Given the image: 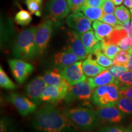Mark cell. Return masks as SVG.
Masks as SVG:
<instances>
[{"label": "cell", "mask_w": 132, "mask_h": 132, "mask_svg": "<svg viewBox=\"0 0 132 132\" xmlns=\"http://www.w3.org/2000/svg\"><path fill=\"white\" fill-rule=\"evenodd\" d=\"M94 54H95V56H96L97 63L102 67L106 68V67H110L113 65L112 59L107 57L102 52H98L95 53Z\"/></svg>", "instance_id": "d6a6232c"}, {"label": "cell", "mask_w": 132, "mask_h": 132, "mask_svg": "<svg viewBox=\"0 0 132 132\" xmlns=\"http://www.w3.org/2000/svg\"><path fill=\"white\" fill-rule=\"evenodd\" d=\"M128 61L127 65H125L127 70L132 71V52L131 50L128 51Z\"/></svg>", "instance_id": "7bdbcfd3"}, {"label": "cell", "mask_w": 132, "mask_h": 132, "mask_svg": "<svg viewBox=\"0 0 132 132\" xmlns=\"http://www.w3.org/2000/svg\"><path fill=\"white\" fill-rule=\"evenodd\" d=\"M82 60L77 54H75L68 48L62 52L57 53L54 55V62L56 66V69L60 71L64 67L72 65L75 62Z\"/></svg>", "instance_id": "2e32d148"}, {"label": "cell", "mask_w": 132, "mask_h": 132, "mask_svg": "<svg viewBox=\"0 0 132 132\" xmlns=\"http://www.w3.org/2000/svg\"><path fill=\"white\" fill-rule=\"evenodd\" d=\"M37 30V27H31L20 33L13 47V56L26 61H31L36 57V34Z\"/></svg>", "instance_id": "3957f363"}, {"label": "cell", "mask_w": 132, "mask_h": 132, "mask_svg": "<svg viewBox=\"0 0 132 132\" xmlns=\"http://www.w3.org/2000/svg\"><path fill=\"white\" fill-rule=\"evenodd\" d=\"M130 50H131V52H132V47H131V49H130Z\"/></svg>", "instance_id": "681fc988"}, {"label": "cell", "mask_w": 132, "mask_h": 132, "mask_svg": "<svg viewBox=\"0 0 132 132\" xmlns=\"http://www.w3.org/2000/svg\"><path fill=\"white\" fill-rule=\"evenodd\" d=\"M128 61V52L125 50H120L116 55L113 59V65L125 66Z\"/></svg>", "instance_id": "1f68e13d"}, {"label": "cell", "mask_w": 132, "mask_h": 132, "mask_svg": "<svg viewBox=\"0 0 132 132\" xmlns=\"http://www.w3.org/2000/svg\"><path fill=\"white\" fill-rule=\"evenodd\" d=\"M15 125L11 118L3 116L0 120V132H16Z\"/></svg>", "instance_id": "d4e9b609"}, {"label": "cell", "mask_w": 132, "mask_h": 132, "mask_svg": "<svg viewBox=\"0 0 132 132\" xmlns=\"http://www.w3.org/2000/svg\"><path fill=\"white\" fill-rule=\"evenodd\" d=\"M114 4L113 3L111 0H105L102 10L105 14H113L115 12V6Z\"/></svg>", "instance_id": "f35d334b"}, {"label": "cell", "mask_w": 132, "mask_h": 132, "mask_svg": "<svg viewBox=\"0 0 132 132\" xmlns=\"http://www.w3.org/2000/svg\"><path fill=\"white\" fill-rule=\"evenodd\" d=\"M117 106L126 114L132 115V99L120 97Z\"/></svg>", "instance_id": "4dcf8cb0"}, {"label": "cell", "mask_w": 132, "mask_h": 132, "mask_svg": "<svg viewBox=\"0 0 132 132\" xmlns=\"http://www.w3.org/2000/svg\"><path fill=\"white\" fill-rule=\"evenodd\" d=\"M128 36V33L124 29H114L107 39L103 40V42L106 44H113L118 45V44L123 37Z\"/></svg>", "instance_id": "cb8c5ba5"}, {"label": "cell", "mask_w": 132, "mask_h": 132, "mask_svg": "<svg viewBox=\"0 0 132 132\" xmlns=\"http://www.w3.org/2000/svg\"><path fill=\"white\" fill-rule=\"evenodd\" d=\"M103 43L104 46L102 52L110 59H113L121 49L118 45H116V44H106L104 42Z\"/></svg>", "instance_id": "f546056e"}, {"label": "cell", "mask_w": 132, "mask_h": 132, "mask_svg": "<svg viewBox=\"0 0 132 132\" xmlns=\"http://www.w3.org/2000/svg\"><path fill=\"white\" fill-rule=\"evenodd\" d=\"M94 89L87 80L82 81L70 86L64 100L67 103L79 102L82 105L90 106V101Z\"/></svg>", "instance_id": "5b68a950"}, {"label": "cell", "mask_w": 132, "mask_h": 132, "mask_svg": "<svg viewBox=\"0 0 132 132\" xmlns=\"http://www.w3.org/2000/svg\"><path fill=\"white\" fill-rule=\"evenodd\" d=\"M82 68L85 75L88 77H95L106 70L105 67L97 63V61L92 57V54H89L85 60L82 62Z\"/></svg>", "instance_id": "e0dca14e"}, {"label": "cell", "mask_w": 132, "mask_h": 132, "mask_svg": "<svg viewBox=\"0 0 132 132\" xmlns=\"http://www.w3.org/2000/svg\"><path fill=\"white\" fill-rule=\"evenodd\" d=\"M125 132H132V122L130 123V124L128 125L127 127L126 128V130H125Z\"/></svg>", "instance_id": "bcb514c9"}, {"label": "cell", "mask_w": 132, "mask_h": 132, "mask_svg": "<svg viewBox=\"0 0 132 132\" xmlns=\"http://www.w3.org/2000/svg\"><path fill=\"white\" fill-rule=\"evenodd\" d=\"M67 43L68 48L82 59H85L89 55L82 42L81 34L72 30L67 32Z\"/></svg>", "instance_id": "5bb4252c"}, {"label": "cell", "mask_w": 132, "mask_h": 132, "mask_svg": "<svg viewBox=\"0 0 132 132\" xmlns=\"http://www.w3.org/2000/svg\"><path fill=\"white\" fill-rule=\"evenodd\" d=\"M16 132H23V131L22 130H18Z\"/></svg>", "instance_id": "c3c4849f"}, {"label": "cell", "mask_w": 132, "mask_h": 132, "mask_svg": "<svg viewBox=\"0 0 132 132\" xmlns=\"http://www.w3.org/2000/svg\"><path fill=\"white\" fill-rule=\"evenodd\" d=\"M81 38L87 53L92 54L94 48L99 41L95 36V32L92 30H89L81 34Z\"/></svg>", "instance_id": "44dd1931"}, {"label": "cell", "mask_w": 132, "mask_h": 132, "mask_svg": "<svg viewBox=\"0 0 132 132\" xmlns=\"http://www.w3.org/2000/svg\"><path fill=\"white\" fill-rule=\"evenodd\" d=\"M0 86L2 88L9 90H14L16 88L15 84L9 78L1 66L0 67Z\"/></svg>", "instance_id": "83f0119b"}, {"label": "cell", "mask_w": 132, "mask_h": 132, "mask_svg": "<svg viewBox=\"0 0 132 132\" xmlns=\"http://www.w3.org/2000/svg\"><path fill=\"white\" fill-rule=\"evenodd\" d=\"M108 70L115 79L118 78L119 77L122 75L123 73L128 71L125 66H120L116 65H111V67H110L108 69Z\"/></svg>", "instance_id": "8d00e7d4"}, {"label": "cell", "mask_w": 132, "mask_h": 132, "mask_svg": "<svg viewBox=\"0 0 132 132\" xmlns=\"http://www.w3.org/2000/svg\"><path fill=\"white\" fill-rule=\"evenodd\" d=\"M43 0H25V4L29 12L37 16H41Z\"/></svg>", "instance_id": "484cf974"}, {"label": "cell", "mask_w": 132, "mask_h": 132, "mask_svg": "<svg viewBox=\"0 0 132 132\" xmlns=\"http://www.w3.org/2000/svg\"><path fill=\"white\" fill-rule=\"evenodd\" d=\"M70 12L66 0H50L47 7V18L57 22L66 17Z\"/></svg>", "instance_id": "ba28073f"}, {"label": "cell", "mask_w": 132, "mask_h": 132, "mask_svg": "<svg viewBox=\"0 0 132 132\" xmlns=\"http://www.w3.org/2000/svg\"><path fill=\"white\" fill-rule=\"evenodd\" d=\"M122 50L129 51L132 47V37L129 36L123 37L118 45Z\"/></svg>", "instance_id": "74e56055"}, {"label": "cell", "mask_w": 132, "mask_h": 132, "mask_svg": "<svg viewBox=\"0 0 132 132\" xmlns=\"http://www.w3.org/2000/svg\"><path fill=\"white\" fill-rule=\"evenodd\" d=\"M31 125L34 132H81L63 111L52 105H44L36 111Z\"/></svg>", "instance_id": "6da1fadb"}, {"label": "cell", "mask_w": 132, "mask_h": 132, "mask_svg": "<svg viewBox=\"0 0 132 132\" xmlns=\"http://www.w3.org/2000/svg\"><path fill=\"white\" fill-rule=\"evenodd\" d=\"M45 81L48 86L58 87H70L69 82L62 77L57 69L48 71L43 76Z\"/></svg>", "instance_id": "ac0fdd59"}, {"label": "cell", "mask_w": 132, "mask_h": 132, "mask_svg": "<svg viewBox=\"0 0 132 132\" xmlns=\"http://www.w3.org/2000/svg\"><path fill=\"white\" fill-rule=\"evenodd\" d=\"M48 86L43 77H36L26 86V97L36 105L40 104L41 95Z\"/></svg>", "instance_id": "8fae6325"}, {"label": "cell", "mask_w": 132, "mask_h": 132, "mask_svg": "<svg viewBox=\"0 0 132 132\" xmlns=\"http://www.w3.org/2000/svg\"><path fill=\"white\" fill-rule=\"evenodd\" d=\"M95 36L98 40H103L111 35L114 31L113 26L101 21H94L92 24Z\"/></svg>", "instance_id": "ffe728a7"}, {"label": "cell", "mask_w": 132, "mask_h": 132, "mask_svg": "<svg viewBox=\"0 0 132 132\" xmlns=\"http://www.w3.org/2000/svg\"><path fill=\"white\" fill-rule=\"evenodd\" d=\"M123 28L127 31L128 35L132 37V21H129L123 24Z\"/></svg>", "instance_id": "b9f144b4"}, {"label": "cell", "mask_w": 132, "mask_h": 132, "mask_svg": "<svg viewBox=\"0 0 132 132\" xmlns=\"http://www.w3.org/2000/svg\"><path fill=\"white\" fill-rule=\"evenodd\" d=\"M59 72L70 86H73L87 79L82 70L81 61H78L64 67Z\"/></svg>", "instance_id": "30bf717a"}, {"label": "cell", "mask_w": 132, "mask_h": 132, "mask_svg": "<svg viewBox=\"0 0 132 132\" xmlns=\"http://www.w3.org/2000/svg\"><path fill=\"white\" fill-rule=\"evenodd\" d=\"M120 98L118 86L115 83L97 87L94 90L91 101L100 108L117 106Z\"/></svg>", "instance_id": "277c9868"}, {"label": "cell", "mask_w": 132, "mask_h": 132, "mask_svg": "<svg viewBox=\"0 0 132 132\" xmlns=\"http://www.w3.org/2000/svg\"><path fill=\"white\" fill-rule=\"evenodd\" d=\"M65 116L81 132L95 131L102 123L96 111L87 108H73L63 111Z\"/></svg>", "instance_id": "7a4b0ae2"}, {"label": "cell", "mask_w": 132, "mask_h": 132, "mask_svg": "<svg viewBox=\"0 0 132 132\" xmlns=\"http://www.w3.org/2000/svg\"><path fill=\"white\" fill-rule=\"evenodd\" d=\"M102 123H120L126 118L125 114L116 106L101 108L96 111Z\"/></svg>", "instance_id": "4fadbf2b"}, {"label": "cell", "mask_w": 132, "mask_h": 132, "mask_svg": "<svg viewBox=\"0 0 132 132\" xmlns=\"http://www.w3.org/2000/svg\"><path fill=\"white\" fill-rule=\"evenodd\" d=\"M120 97L132 99V86L119 90Z\"/></svg>", "instance_id": "60d3db41"}, {"label": "cell", "mask_w": 132, "mask_h": 132, "mask_svg": "<svg viewBox=\"0 0 132 132\" xmlns=\"http://www.w3.org/2000/svg\"><path fill=\"white\" fill-rule=\"evenodd\" d=\"M114 14L119 20L123 23L130 21L131 15L130 11L124 6H120L116 8Z\"/></svg>", "instance_id": "f1b7e54d"}, {"label": "cell", "mask_w": 132, "mask_h": 132, "mask_svg": "<svg viewBox=\"0 0 132 132\" xmlns=\"http://www.w3.org/2000/svg\"><path fill=\"white\" fill-rule=\"evenodd\" d=\"M70 87H58L48 86L40 97L41 102L56 103L64 99Z\"/></svg>", "instance_id": "9a60e30c"}, {"label": "cell", "mask_w": 132, "mask_h": 132, "mask_svg": "<svg viewBox=\"0 0 132 132\" xmlns=\"http://www.w3.org/2000/svg\"><path fill=\"white\" fill-rule=\"evenodd\" d=\"M100 21H103V22L110 24L112 26H113L114 28L116 26L123 24V23L119 20L118 18L113 14H103V15L100 19Z\"/></svg>", "instance_id": "836d02e7"}, {"label": "cell", "mask_w": 132, "mask_h": 132, "mask_svg": "<svg viewBox=\"0 0 132 132\" xmlns=\"http://www.w3.org/2000/svg\"><path fill=\"white\" fill-rule=\"evenodd\" d=\"M31 13L25 10H21L18 12L15 16V20L16 23L21 26H27L32 21Z\"/></svg>", "instance_id": "4316f807"}, {"label": "cell", "mask_w": 132, "mask_h": 132, "mask_svg": "<svg viewBox=\"0 0 132 132\" xmlns=\"http://www.w3.org/2000/svg\"><path fill=\"white\" fill-rule=\"evenodd\" d=\"M113 1V3L116 6H119V5H121L122 3L123 0H111Z\"/></svg>", "instance_id": "f6af8a7d"}, {"label": "cell", "mask_w": 132, "mask_h": 132, "mask_svg": "<svg viewBox=\"0 0 132 132\" xmlns=\"http://www.w3.org/2000/svg\"><path fill=\"white\" fill-rule=\"evenodd\" d=\"M53 21L47 19L37 27L36 34V57L42 56L47 48L53 31Z\"/></svg>", "instance_id": "8992f818"}, {"label": "cell", "mask_w": 132, "mask_h": 132, "mask_svg": "<svg viewBox=\"0 0 132 132\" xmlns=\"http://www.w3.org/2000/svg\"><path fill=\"white\" fill-rule=\"evenodd\" d=\"M91 20L81 12H72L66 19V23L74 31L82 34L92 30Z\"/></svg>", "instance_id": "7c38bea8"}, {"label": "cell", "mask_w": 132, "mask_h": 132, "mask_svg": "<svg viewBox=\"0 0 132 132\" xmlns=\"http://www.w3.org/2000/svg\"><path fill=\"white\" fill-rule=\"evenodd\" d=\"M123 4L126 7L132 9V0H123Z\"/></svg>", "instance_id": "ee69618b"}, {"label": "cell", "mask_w": 132, "mask_h": 132, "mask_svg": "<svg viewBox=\"0 0 132 132\" xmlns=\"http://www.w3.org/2000/svg\"><path fill=\"white\" fill-rule=\"evenodd\" d=\"M7 99L15 106L21 116H27L35 111L37 105L31 101L28 97L21 95L16 92L10 93Z\"/></svg>", "instance_id": "9c48e42d"}, {"label": "cell", "mask_w": 132, "mask_h": 132, "mask_svg": "<svg viewBox=\"0 0 132 132\" xmlns=\"http://www.w3.org/2000/svg\"><path fill=\"white\" fill-rule=\"evenodd\" d=\"M80 11H82L85 15L91 21L100 20L104 14L102 7H90L85 5L81 7Z\"/></svg>", "instance_id": "7402d4cb"}, {"label": "cell", "mask_w": 132, "mask_h": 132, "mask_svg": "<svg viewBox=\"0 0 132 132\" xmlns=\"http://www.w3.org/2000/svg\"><path fill=\"white\" fill-rule=\"evenodd\" d=\"M89 84L92 88L114 83L116 79L109 72L108 69L104 70L95 77H89L87 79Z\"/></svg>", "instance_id": "d6986e66"}, {"label": "cell", "mask_w": 132, "mask_h": 132, "mask_svg": "<svg viewBox=\"0 0 132 132\" xmlns=\"http://www.w3.org/2000/svg\"><path fill=\"white\" fill-rule=\"evenodd\" d=\"M114 83L118 86L119 89L132 86V71H127L122 75L116 79Z\"/></svg>", "instance_id": "603a6c76"}, {"label": "cell", "mask_w": 132, "mask_h": 132, "mask_svg": "<svg viewBox=\"0 0 132 132\" xmlns=\"http://www.w3.org/2000/svg\"><path fill=\"white\" fill-rule=\"evenodd\" d=\"M130 12H131V21H132V9H130Z\"/></svg>", "instance_id": "7dc6e473"}, {"label": "cell", "mask_w": 132, "mask_h": 132, "mask_svg": "<svg viewBox=\"0 0 132 132\" xmlns=\"http://www.w3.org/2000/svg\"><path fill=\"white\" fill-rule=\"evenodd\" d=\"M124 127L119 125H105L97 130L95 132H125Z\"/></svg>", "instance_id": "e575fe53"}, {"label": "cell", "mask_w": 132, "mask_h": 132, "mask_svg": "<svg viewBox=\"0 0 132 132\" xmlns=\"http://www.w3.org/2000/svg\"><path fill=\"white\" fill-rule=\"evenodd\" d=\"M8 64L13 76L19 84H22L34 70L32 64L21 59H10Z\"/></svg>", "instance_id": "52a82bcc"}, {"label": "cell", "mask_w": 132, "mask_h": 132, "mask_svg": "<svg viewBox=\"0 0 132 132\" xmlns=\"http://www.w3.org/2000/svg\"><path fill=\"white\" fill-rule=\"evenodd\" d=\"M70 11L72 12H80L86 0H67Z\"/></svg>", "instance_id": "d590c367"}, {"label": "cell", "mask_w": 132, "mask_h": 132, "mask_svg": "<svg viewBox=\"0 0 132 132\" xmlns=\"http://www.w3.org/2000/svg\"><path fill=\"white\" fill-rule=\"evenodd\" d=\"M105 0H86L85 6H90V7H102Z\"/></svg>", "instance_id": "ab89813d"}]
</instances>
